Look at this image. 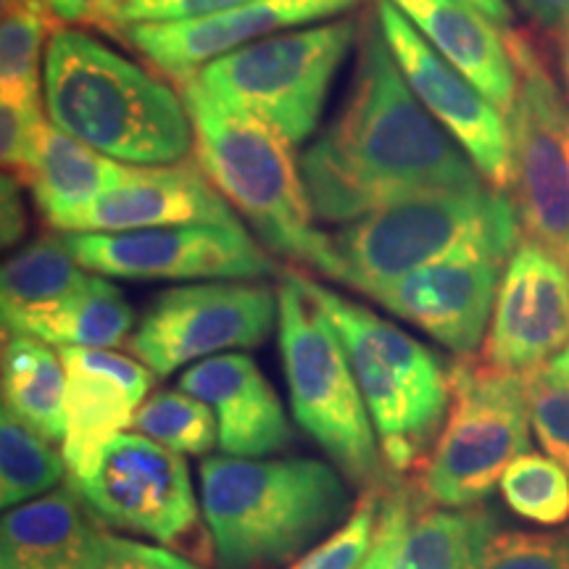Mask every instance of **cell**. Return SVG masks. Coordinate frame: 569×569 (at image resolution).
<instances>
[{
	"mask_svg": "<svg viewBox=\"0 0 569 569\" xmlns=\"http://www.w3.org/2000/svg\"><path fill=\"white\" fill-rule=\"evenodd\" d=\"M567 346L569 261L538 240L522 238L498 284L480 359L509 372H532Z\"/></svg>",
	"mask_w": 569,
	"mask_h": 569,
	"instance_id": "9a60e30c",
	"label": "cell"
},
{
	"mask_svg": "<svg viewBox=\"0 0 569 569\" xmlns=\"http://www.w3.org/2000/svg\"><path fill=\"white\" fill-rule=\"evenodd\" d=\"M361 3L365 0H251L203 19L122 24L117 34L153 71L182 82L238 48L298 27L319 24L325 19H338Z\"/></svg>",
	"mask_w": 569,
	"mask_h": 569,
	"instance_id": "2e32d148",
	"label": "cell"
},
{
	"mask_svg": "<svg viewBox=\"0 0 569 569\" xmlns=\"http://www.w3.org/2000/svg\"><path fill=\"white\" fill-rule=\"evenodd\" d=\"M59 21L38 0H3L0 21V92L3 103L42 101V63Z\"/></svg>",
	"mask_w": 569,
	"mask_h": 569,
	"instance_id": "4316f807",
	"label": "cell"
},
{
	"mask_svg": "<svg viewBox=\"0 0 569 569\" xmlns=\"http://www.w3.org/2000/svg\"><path fill=\"white\" fill-rule=\"evenodd\" d=\"M375 13L419 103L457 140L490 188L511 190L515 169L507 113L453 69L390 0H377Z\"/></svg>",
	"mask_w": 569,
	"mask_h": 569,
	"instance_id": "4fadbf2b",
	"label": "cell"
},
{
	"mask_svg": "<svg viewBox=\"0 0 569 569\" xmlns=\"http://www.w3.org/2000/svg\"><path fill=\"white\" fill-rule=\"evenodd\" d=\"M277 303L282 369L296 422L348 480L365 490L382 488L380 440L336 325L303 293L298 272H284Z\"/></svg>",
	"mask_w": 569,
	"mask_h": 569,
	"instance_id": "5b68a950",
	"label": "cell"
},
{
	"mask_svg": "<svg viewBox=\"0 0 569 569\" xmlns=\"http://www.w3.org/2000/svg\"><path fill=\"white\" fill-rule=\"evenodd\" d=\"M127 169L130 163L113 161L109 156L92 151L84 142L69 138L59 127H53L48 119L24 188L32 193L34 206L48 227L59 230L63 219L106 193L111 184L122 180Z\"/></svg>",
	"mask_w": 569,
	"mask_h": 569,
	"instance_id": "7402d4cb",
	"label": "cell"
},
{
	"mask_svg": "<svg viewBox=\"0 0 569 569\" xmlns=\"http://www.w3.org/2000/svg\"><path fill=\"white\" fill-rule=\"evenodd\" d=\"M359 34L361 21L351 17L298 27L211 61L196 80L272 127L296 151L322 122L332 82Z\"/></svg>",
	"mask_w": 569,
	"mask_h": 569,
	"instance_id": "ba28073f",
	"label": "cell"
},
{
	"mask_svg": "<svg viewBox=\"0 0 569 569\" xmlns=\"http://www.w3.org/2000/svg\"><path fill=\"white\" fill-rule=\"evenodd\" d=\"M63 475H69L63 453L3 407V415H0V503L3 509H17L21 503L51 493Z\"/></svg>",
	"mask_w": 569,
	"mask_h": 569,
	"instance_id": "83f0119b",
	"label": "cell"
},
{
	"mask_svg": "<svg viewBox=\"0 0 569 569\" xmlns=\"http://www.w3.org/2000/svg\"><path fill=\"white\" fill-rule=\"evenodd\" d=\"M59 27H96L117 34L124 0H38Z\"/></svg>",
	"mask_w": 569,
	"mask_h": 569,
	"instance_id": "8d00e7d4",
	"label": "cell"
},
{
	"mask_svg": "<svg viewBox=\"0 0 569 569\" xmlns=\"http://www.w3.org/2000/svg\"><path fill=\"white\" fill-rule=\"evenodd\" d=\"M134 311L122 290L109 277L90 274V280L67 301L46 315L21 319L6 336H30L48 346L117 348L132 336Z\"/></svg>",
	"mask_w": 569,
	"mask_h": 569,
	"instance_id": "603a6c76",
	"label": "cell"
},
{
	"mask_svg": "<svg viewBox=\"0 0 569 569\" xmlns=\"http://www.w3.org/2000/svg\"><path fill=\"white\" fill-rule=\"evenodd\" d=\"M90 280L63 234H42L24 246L3 264L0 274V303L3 327L9 330L21 319H30L74 296Z\"/></svg>",
	"mask_w": 569,
	"mask_h": 569,
	"instance_id": "d4e9b609",
	"label": "cell"
},
{
	"mask_svg": "<svg viewBox=\"0 0 569 569\" xmlns=\"http://www.w3.org/2000/svg\"><path fill=\"white\" fill-rule=\"evenodd\" d=\"M509 256L511 248L472 240L443 259L388 282L372 298L467 359L486 340Z\"/></svg>",
	"mask_w": 569,
	"mask_h": 569,
	"instance_id": "5bb4252c",
	"label": "cell"
},
{
	"mask_svg": "<svg viewBox=\"0 0 569 569\" xmlns=\"http://www.w3.org/2000/svg\"><path fill=\"white\" fill-rule=\"evenodd\" d=\"M103 569H201L193 559L172 549L138 543L130 538L111 536V553Z\"/></svg>",
	"mask_w": 569,
	"mask_h": 569,
	"instance_id": "74e56055",
	"label": "cell"
},
{
	"mask_svg": "<svg viewBox=\"0 0 569 569\" xmlns=\"http://www.w3.org/2000/svg\"><path fill=\"white\" fill-rule=\"evenodd\" d=\"M180 224H243L198 163L130 167L117 184L63 219L59 232H132Z\"/></svg>",
	"mask_w": 569,
	"mask_h": 569,
	"instance_id": "e0dca14e",
	"label": "cell"
},
{
	"mask_svg": "<svg viewBox=\"0 0 569 569\" xmlns=\"http://www.w3.org/2000/svg\"><path fill=\"white\" fill-rule=\"evenodd\" d=\"M180 390L201 398L217 415L219 451L224 457L264 459L293 440L288 415L272 382L251 356L230 351L184 369Z\"/></svg>",
	"mask_w": 569,
	"mask_h": 569,
	"instance_id": "d6986e66",
	"label": "cell"
},
{
	"mask_svg": "<svg viewBox=\"0 0 569 569\" xmlns=\"http://www.w3.org/2000/svg\"><path fill=\"white\" fill-rule=\"evenodd\" d=\"M515 201L501 190H438L382 206L340 227L332 238L338 282L372 298L398 277L443 259L472 240L515 251L519 238Z\"/></svg>",
	"mask_w": 569,
	"mask_h": 569,
	"instance_id": "8992f818",
	"label": "cell"
},
{
	"mask_svg": "<svg viewBox=\"0 0 569 569\" xmlns=\"http://www.w3.org/2000/svg\"><path fill=\"white\" fill-rule=\"evenodd\" d=\"M415 30L503 113L517 101V67L507 32L467 0H390Z\"/></svg>",
	"mask_w": 569,
	"mask_h": 569,
	"instance_id": "44dd1931",
	"label": "cell"
},
{
	"mask_svg": "<svg viewBox=\"0 0 569 569\" xmlns=\"http://www.w3.org/2000/svg\"><path fill=\"white\" fill-rule=\"evenodd\" d=\"M298 167L317 222L330 224L422 193L486 188L478 167L409 88L377 13L361 21L346 106Z\"/></svg>",
	"mask_w": 569,
	"mask_h": 569,
	"instance_id": "6da1fadb",
	"label": "cell"
},
{
	"mask_svg": "<svg viewBox=\"0 0 569 569\" xmlns=\"http://www.w3.org/2000/svg\"><path fill=\"white\" fill-rule=\"evenodd\" d=\"M546 367H549L553 375H559V377H565V380H569V346L561 353L553 356V359Z\"/></svg>",
	"mask_w": 569,
	"mask_h": 569,
	"instance_id": "b9f144b4",
	"label": "cell"
},
{
	"mask_svg": "<svg viewBox=\"0 0 569 569\" xmlns=\"http://www.w3.org/2000/svg\"><path fill=\"white\" fill-rule=\"evenodd\" d=\"M69 486L103 525L151 538L193 561L201 557V517L188 465L159 440L122 432Z\"/></svg>",
	"mask_w": 569,
	"mask_h": 569,
	"instance_id": "9c48e42d",
	"label": "cell"
},
{
	"mask_svg": "<svg viewBox=\"0 0 569 569\" xmlns=\"http://www.w3.org/2000/svg\"><path fill=\"white\" fill-rule=\"evenodd\" d=\"M467 3H472L475 9L486 13L490 21H496V24H509L511 21V6L507 0H467Z\"/></svg>",
	"mask_w": 569,
	"mask_h": 569,
	"instance_id": "60d3db41",
	"label": "cell"
},
{
	"mask_svg": "<svg viewBox=\"0 0 569 569\" xmlns=\"http://www.w3.org/2000/svg\"><path fill=\"white\" fill-rule=\"evenodd\" d=\"M346 475L319 459L211 457L201 515L217 569H277L351 515Z\"/></svg>",
	"mask_w": 569,
	"mask_h": 569,
	"instance_id": "3957f363",
	"label": "cell"
},
{
	"mask_svg": "<svg viewBox=\"0 0 569 569\" xmlns=\"http://www.w3.org/2000/svg\"><path fill=\"white\" fill-rule=\"evenodd\" d=\"M472 569H569V528L553 532L493 530Z\"/></svg>",
	"mask_w": 569,
	"mask_h": 569,
	"instance_id": "1f68e13d",
	"label": "cell"
},
{
	"mask_svg": "<svg viewBox=\"0 0 569 569\" xmlns=\"http://www.w3.org/2000/svg\"><path fill=\"white\" fill-rule=\"evenodd\" d=\"M42 106L69 138L130 167H174L193 151L180 90L77 27L48 40Z\"/></svg>",
	"mask_w": 569,
	"mask_h": 569,
	"instance_id": "7a4b0ae2",
	"label": "cell"
},
{
	"mask_svg": "<svg viewBox=\"0 0 569 569\" xmlns=\"http://www.w3.org/2000/svg\"><path fill=\"white\" fill-rule=\"evenodd\" d=\"M243 3H251V0H124L119 11V27L203 19L238 9Z\"/></svg>",
	"mask_w": 569,
	"mask_h": 569,
	"instance_id": "e575fe53",
	"label": "cell"
},
{
	"mask_svg": "<svg viewBox=\"0 0 569 569\" xmlns=\"http://www.w3.org/2000/svg\"><path fill=\"white\" fill-rule=\"evenodd\" d=\"M21 184L11 174H3V246L9 248L27 230V209L19 193Z\"/></svg>",
	"mask_w": 569,
	"mask_h": 569,
	"instance_id": "f35d334b",
	"label": "cell"
},
{
	"mask_svg": "<svg viewBox=\"0 0 569 569\" xmlns=\"http://www.w3.org/2000/svg\"><path fill=\"white\" fill-rule=\"evenodd\" d=\"M411 522V501L407 493L396 490V493L382 496L380 525H377V538L369 557L361 561L359 569H390L396 559L398 546H401L403 532Z\"/></svg>",
	"mask_w": 569,
	"mask_h": 569,
	"instance_id": "d590c367",
	"label": "cell"
},
{
	"mask_svg": "<svg viewBox=\"0 0 569 569\" xmlns=\"http://www.w3.org/2000/svg\"><path fill=\"white\" fill-rule=\"evenodd\" d=\"M496 530L482 507H438L411 517L390 569H472L480 546Z\"/></svg>",
	"mask_w": 569,
	"mask_h": 569,
	"instance_id": "484cf974",
	"label": "cell"
},
{
	"mask_svg": "<svg viewBox=\"0 0 569 569\" xmlns=\"http://www.w3.org/2000/svg\"><path fill=\"white\" fill-rule=\"evenodd\" d=\"M507 507L528 522L559 528L569 519V475L557 459L522 453L501 478Z\"/></svg>",
	"mask_w": 569,
	"mask_h": 569,
	"instance_id": "f546056e",
	"label": "cell"
},
{
	"mask_svg": "<svg viewBox=\"0 0 569 569\" xmlns=\"http://www.w3.org/2000/svg\"><path fill=\"white\" fill-rule=\"evenodd\" d=\"M77 261L109 280H259L280 272L243 224H180L63 234Z\"/></svg>",
	"mask_w": 569,
	"mask_h": 569,
	"instance_id": "7c38bea8",
	"label": "cell"
},
{
	"mask_svg": "<svg viewBox=\"0 0 569 569\" xmlns=\"http://www.w3.org/2000/svg\"><path fill=\"white\" fill-rule=\"evenodd\" d=\"M451 409L425 461L419 490L436 507H480L530 448L528 375L461 359L448 369Z\"/></svg>",
	"mask_w": 569,
	"mask_h": 569,
	"instance_id": "52a82bcc",
	"label": "cell"
},
{
	"mask_svg": "<svg viewBox=\"0 0 569 569\" xmlns=\"http://www.w3.org/2000/svg\"><path fill=\"white\" fill-rule=\"evenodd\" d=\"M561 71H565V84H567V96H569V24H567V30L561 32Z\"/></svg>",
	"mask_w": 569,
	"mask_h": 569,
	"instance_id": "7bdbcfd3",
	"label": "cell"
},
{
	"mask_svg": "<svg viewBox=\"0 0 569 569\" xmlns=\"http://www.w3.org/2000/svg\"><path fill=\"white\" fill-rule=\"evenodd\" d=\"M201 172L269 251L338 280L332 238L317 227L293 148L253 113L211 96L196 77L177 82Z\"/></svg>",
	"mask_w": 569,
	"mask_h": 569,
	"instance_id": "277c9868",
	"label": "cell"
},
{
	"mask_svg": "<svg viewBox=\"0 0 569 569\" xmlns=\"http://www.w3.org/2000/svg\"><path fill=\"white\" fill-rule=\"evenodd\" d=\"M111 536L74 488H59L6 511L0 569H103Z\"/></svg>",
	"mask_w": 569,
	"mask_h": 569,
	"instance_id": "ffe728a7",
	"label": "cell"
},
{
	"mask_svg": "<svg viewBox=\"0 0 569 569\" xmlns=\"http://www.w3.org/2000/svg\"><path fill=\"white\" fill-rule=\"evenodd\" d=\"M3 407L51 443L67 438V369L51 346L30 336H6Z\"/></svg>",
	"mask_w": 569,
	"mask_h": 569,
	"instance_id": "cb8c5ba5",
	"label": "cell"
},
{
	"mask_svg": "<svg viewBox=\"0 0 569 569\" xmlns=\"http://www.w3.org/2000/svg\"><path fill=\"white\" fill-rule=\"evenodd\" d=\"M517 67L509 113L515 209L525 238L569 261V103L522 34L507 32Z\"/></svg>",
	"mask_w": 569,
	"mask_h": 569,
	"instance_id": "30bf717a",
	"label": "cell"
},
{
	"mask_svg": "<svg viewBox=\"0 0 569 569\" xmlns=\"http://www.w3.org/2000/svg\"><path fill=\"white\" fill-rule=\"evenodd\" d=\"M46 124L48 113L42 101L0 106V159L6 174H11L19 184H24L32 172Z\"/></svg>",
	"mask_w": 569,
	"mask_h": 569,
	"instance_id": "836d02e7",
	"label": "cell"
},
{
	"mask_svg": "<svg viewBox=\"0 0 569 569\" xmlns=\"http://www.w3.org/2000/svg\"><path fill=\"white\" fill-rule=\"evenodd\" d=\"M522 11L536 21L540 30L559 34L569 24V0H519Z\"/></svg>",
	"mask_w": 569,
	"mask_h": 569,
	"instance_id": "ab89813d",
	"label": "cell"
},
{
	"mask_svg": "<svg viewBox=\"0 0 569 569\" xmlns=\"http://www.w3.org/2000/svg\"><path fill=\"white\" fill-rule=\"evenodd\" d=\"M280 303L272 288L248 280H211L169 288L153 298L127 340L134 359L169 377L196 359L261 346Z\"/></svg>",
	"mask_w": 569,
	"mask_h": 569,
	"instance_id": "8fae6325",
	"label": "cell"
},
{
	"mask_svg": "<svg viewBox=\"0 0 569 569\" xmlns=\"http://www.w3.org/2000/svg\"><path fill=\"white\" fill-rule=\"evenodd\" d=\"M528 375V398L532 430L551 459L569 475V380L538 367Z\"/></svg>",
	"mask_w": 569,
	"mask_h": 569,
	"instance_id": "d6a6232c",
	"label": "cell"
},
{
	"mask_svg": "<svg viewBox=\"0 0 569 569\" xmlns=\"http://www.w3.org/2000/svg\"><path fill=\"white\" fill-rule=\"evenodd\" d=\"M132 427L182 457H206L219 443L213 409L180 388L159 390L146 398L134 415Z\"/></svg>",
	"mask_w": 569,
	"mask_h": 569,
	"instance_id": "f1b7e54d",
	"label": "cell"
},
{
	"mask_svg": "<svg viewBox=\"0 0 569 569\" xmlns=\"http://www.w3.org/2000/svg\"><path fill=\"white\" fill-rule=\"evenodd\" d=\"M380 509L382 488L365 490L346 522L332 536H327L317 549L303 553L290 569H359L375 546Z\"/></svg>",
	"mask_w": 569,
	"mask_h": 569,
	"instance_id": "4dcf8cb0",
	"label": "cell"
},
{
	"mask_svg": "<svg viewBox=\"0 0 569 569\" xmlns=\"http://www.w3.org/2000/svg\"><path fill=\"white\" fill-rule=\"evenodd\" d=\"M67 369V438L63 459L69 478H82L106 446L134 422L156 375L142 361L111 348L61 346Z\"/></svg>",
	"mask_w": 569,
	"mask_h": 569,
	"instance_id": "ac0fdd59",
	"label": "cell"
}]
</instances>
